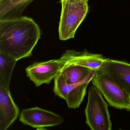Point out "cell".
I'll list each match as a JSON object with an SVG mask.
<instances>
[{"mask_svg":"<svg viewBox=\"0 0 130 130\" xmlns=\"http://www.w3.org/2000/svg\"><path fill=\"white\" fill-rule=\"evenodd\" d=\"M91 82L111 106L130 111V94L115 80L97 70Z\"/></svg>","mask_w":130,"mask_h":130,"instance_id":"4","label":"cell"},{"mask_svg":"<svg viewBox=\"0 0 130 130\" xmlns=\"http://www.w3.org/2000/svg\"><path fill=\"white\" fill-rule=\"evenodd\" d=\"M20 110L10 91L0 86V130H6L17 119Z\"/></svg>","mask_w":130,"mask_h":130,"instance_id":"10","label":"cell"},{"mask_svg":"<svg viewBox=\"0 0 130 130\" xmlns=\"http://www.w3.org/2000/svg\"><path fill=\"white\" fill-rule=\"evenodd\" d=\"M85 113L86 123L91 130H111L108 104L100 92L93 85L89 89Z\"/></svg>","mask_w":130,"mask_h":130,"instance_id":"3","label":"cell"},{"mask_svg":"<svg viewBox=\"0 0 130 130\" xmlns=\"http://www.w3.org/2000/svg\"><path fill=\"white\" fill-rule=\"evenodd\" d=\"M90 80L78 84H70L66 82L60 72L54 78V92L56 95L66 101L68 108L76 109L82 103Z\"/></svg>","mask_w":130,"mask_h":130,"instance_id":"5","label":"cell"},{"mask_svg":"<svg viewBox=\"0 0 130 130\" xmlns=\"http://www.w3.org/2000/svg\"><path fill=\"white\" fill-rule=\"evenodd\" d=\"M61 58L65 61V64L80 65L95 70H99L107 59L102 55L93 54L86 50L81 52L67 50Z\"/></svg>","mask_w":130,"mask_h":130,"instance_id":"8","label":"cell"},{"mask_svg":"<svg viewBox=\"0 0 130 130\" xmlns=\"http://www.w3.org/2000/svg\"><path fill=\"white\" fill-rule=\"evenodd\" d=\"M40 27L32 18L0 20V52L17 61L28 57L41 38Z\"/></svg>","mask_w":130,"mask_h":130,"instance_id":"1","label":"cell"},{"mask_svg":"<svg viewBox=\"0 0 130 130\" xmlns=\"http://www.w3.org/2000/svg\"><path fill=\"white\" fill-rule=\"evenodd\" d=\"M83 1H86V2H88L89 0H83Z\"/></svg>","mask_w":130,"mask_h":130,"instance_id":"14","label":"cell"},{"mask_svg":"<svg viewBox=\"0 0 130 130\" xmlns=\"http://www.w3.org/2000/svg\"><path fill=\"white\" fill-rule=\"evenodd\" d=\"M61 10L58 32L60 40L74 38L77 29L88 13V2L83 0H60Z\"/></svg>","mask_w":130,"mask_h":130,"instance_id":"2","label":"cell"},{"mask_svg":"<svg viewBox=\"0 0 130 130\" xmlns=\"http://www.w3.org/2000/svg\"><path fill=\"white\" fill-rule=\"evenodd\" d=\"M99 70L115 80L130 94V64L107 58Z\"/></svg>","mask_w":130,"mask_h":130,"instance_id":"9","label":"cell"},{"mask_svg":"<svg viewBox=\"0 0 130 130\" xmlns=\"http://www.w3.org/2000/svg\"><path fill=\"white\" fill-rule=\"evenodd\" d=\"M96 71L83 66L65 64L60 72L67 83L75 84L91 81Z\"/></svg>","mask_w":130,"mask_h":130,"instance_id":"11","label":"cell"},{"mask_svg":"<svg viewBox=\"0 0 130 130\" xmlns=\"http://www.w3.org/2000/svg\"><path fill=\"white\" fill-rule=\"evenodd\" d=\"M20 120L24 124L38 129L57 126L64 121L59 115L38 107L23 109Z\"/></svg>","mask_w":130,"mask_h":130,"instance_id":"7","label":"cell"},{"mask_svg":"<svg viewBox=\"0 0 130 130\" xmlns=\"http://www.w3.org/2000/svg\"><path fill=\"white\" fill-rule=\"evenodd\" d=\"M65 64L61 58L46 61L36 62L26 69V76L36 87L48 84L60 72Z\"/></svg>","mask_w":130,"mask_h":130,"instance_id":"6","label":"cell"},{"mask_svg":"<svg viewBox=\"0 0 130 130\" xmlns=\"http://www.w3.org/2000/svg\"><path fill=\"white\" fill-rule=\"evenodd\" d=\"M34 0H0V20L22 16Z\"/></svg>","mask_w":130,"mask_h":130,"instance_id":"12","label":"cell"},{"mask_svg":"<svg viewBox=\"0 0 130 130\" xmlns=\"http://www.w3.org/2000/svg\"><path fill=\"white\" fill-rule=\"evenodd\" d=\"M17 61L12 57L0 52V86L9 90L12 74Z\"/></svg>","mask_w":130,"mask_h":130,"instance_id":"13","label":"cell"}]
</instances>
